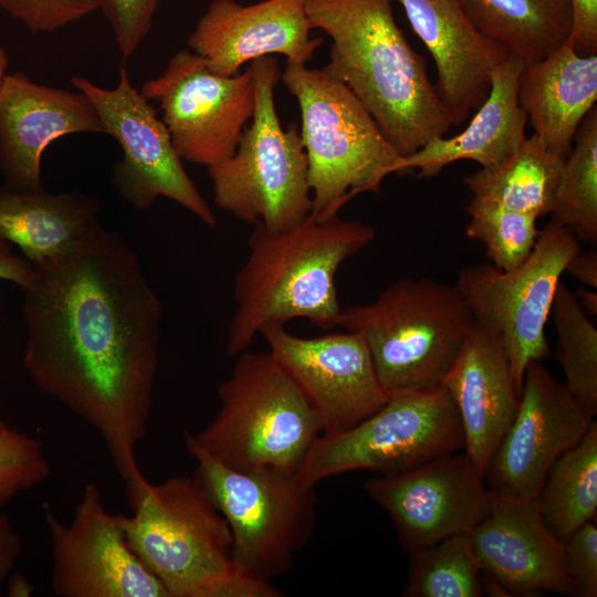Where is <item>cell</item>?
<instances>
[{"label": "cell", "instance_id": "cell-17", "mask_svg": "<svg viewBox=\"0 0 597 597\" xmlns=\"http://www.w3.org/2000/svg\"><path fill=\"white\" fill-rule=\"evenodd\" d=\"M595 419L541 362L525 370L517 412L484 473L490 491L537 499L555 460L574 447Z\"/></svg>", "mask_w": 597, "mask_h": 597}, {"label": "cell", "instance_id": "cell-36", "mask_svg": "<svg viewBox=\"0 0 597 597\" xmlns=\"http://www.w3.org/2000/svg\"><path fill=\"white\" fill-rule=\"evenodd\" d=\"M590 521L564 543V565L570 596H597V526Z\"/></svg>", "mask_w": 597, "mask_h": 597}, {"label": "cell", "instance_id": "cell-30", "mask_svg": "<svg viewBox=\"0 0 597 597\" xmlns=\"http://www.w3.org/2000/svg\"><path fill=\"white\" fill-rule=\"evenodd\" d=\"M551 316L557 335L556 358L565 386L591 418L597 415V328L574 292L559 282Z\"/></svg>", "mask_w": 597, "mask_h": 597}, {"label": "cell", "instance_id": "cell-8", "mask_svg": "<svg viewBox=\"0 0 597 597\" xmlns=\"http://www.w3.org/2000/svg\"><path fill=\"white\" fill-rule=\"evenodd\" d=\"M254 76V113L234 154L208 168L214 205L252 226L285 230L312 210L307 159L300 129H284L274 101L281 78L272 55L250 64Z\"/></svg>", "mask_w": 597, "mask_h": 597}, {"label": "cell", "instance_id": "cell-25", "mask_svg": "<svg viewBox=\"0 0 597 597\" xmlns=\"http://www.w3.org/2000/svg\"><path fill=\"white\" fill-rule=\"evenodd\" d=\"M100 212L98 201L78 190L51 193L0 185V235L33 265L67 251L101 222Z\"/></svg>", "mask_w": 597, "mask_h": 597}, {"label": "cell", "instance_id": "cell-15", "mask_svg": "<svg viewBox=\"0 0 597 597\" xmlns=\"http://www.w3.org/2000/svg\"><path fill=\"white\" fill-rule=\"evenodd\" d=\"M364 489L388 513L407 553L468 534L491 507L484 475L465 451L367 480Z\"/></svg>", "mask_w": 597, "mask_h": 597}, {"label": "cell", "instance_id": "cell-21", "mask_svg": "<svg viewBox=\"0 0 597 597\" xmlns=\"http://www.w3.org/2000/svg\"><path fill=\"white\" fill-rule=\"evenodd\" d=\"M405 10L437 67L438 95L452 125L488 97L492 73L509 55L471 22L460 0H391Z\"/></svg>", "mask_w": 597, "mask_h": 597}, {"label": "cell", "instance_id": "cell-14", "mask_svg": "<svg viewBox=\"0 0 597 597\" xmlns=\"http://www.w3.org/2000/svg\"><path fill=\"white\" fill-rule=\"evenodd\" d=\"M52 544L51 588L59 597H169L130 548L117 514L88 482L69 524L43 506Z\"/></svg>", "mask_w": 597, "mask_h": 597}, {"label": "cell", "instance_id": "cell-19", "mask_svg": "<svg viewBox=\"0 0 597 597\" xmlns=\"http://www.w3.org/2000/svg\"><path fill=\"white\" fill-rule=\"evenodd\" d=\"M306 0H264L243 6L234 0H211L188 36L189 49L214 74L232 76L245 63L282 54L286 61L306 64L323 38L313 30Z\"/></svg>", "mask_w": 597, "mask_h": 597}, {"label": "cell", "instance_id": "cell-20", "mask_svg": "<svg viewBox=\"0 0 597 597\" xmlns=\"http://www.w3.org/2000/svg\"><path fill=\"white\" fill-rule=\"evenodd\" d=\"M490 492L489 513L468 533L482 573L507 596H570L564 544L545 525L537 499Z\"/></svg>", "mask_w": 597, "mask_h": 597}, {"label": "cell", "instance_id": "cell-12", "mask_svg": "<svg viewBox=\"0 0 597 597\" xmlns=\"http://www.w3.org/2000/svg\"><path fill=\"white\" fill-rule=\"evenodd\" d=\"M71 82L88 97L105 134L122 148L123 157L112 172V184L121 198L144 211L165 197L208 227H216V216L187 174L165 123L150 101L134 87L126 64L119 65L118 81L112 90L85 76H73Z\"/></svg>", "mask_w": 597, "mask_h": 597}, {"label": "cell", "instance_id": "cell-41", "mask_svg": "<svg viewBox=\"0 0 597 597\" xmlns=\"http://www.w3.org/2000/svg\"><path fill=\"white\" fill-rule=\"evenodd\" d=\"M574 294L586 314L597 315V293L595 289L580 286Z\"/></svg>", "mask_w": 597, "mask_h": 597}, {"label": "cell", "instance_id": "cell-27", "mask_svg": "<svg viewBox=\"0 0 597 597\" xmlns=\"http://www.w3.org/2000/svg\"><path fill=\"white\" fill-rule=\"evenodd\" d=\"M566 157L532 135L509 157L481 167L463 182L472 199L540 218L552 211Z\"/></svg>", "mask_w": 597, "mask_h": 597}, {"label": "cell", "instance_id": "cell-24", "mask_svg": "<svg viewBox=\"0 0 597 597\" xmlns=\"http://www.w3.org/2000/svg\"><path fill=\"white\" fill-rule=\"evenodd\" d=\"M524 62L509 56L491 77L485 101L474 111L469 125L450 138L438 137L404 157V172L417 170L418 178L436 177L458 160L493 166L513 154L525 140L527 117L517 100V83Z\"/></svg>", "mask_w": 597, "mask_h": 597}, {"label": "cell", "instance_id": "cell-39", "mask_svg": "<svg viewBox=\"0 0 597 597\" xmlns=\"http://www.w3.org/2000/svg\"><path fill=\"white\" fill-rule=\"evenodd\" d=\"M22 552V541L10 519L0 513V589L10 575Z\"/></svg>", "mask_w": 597, "mask_h": 597}, {"label": "cell", "instance_id": "cell-2", "mask_svg": "<svg viewBox=\"0 0 597 597\" xmlns=\"http://www.w3.org/2000/svg\"><path fill=\"white\" fill-rule=\"evenodd\" d=\"M391 0H306L313 29L332 40L324 67L342 81L407 157L443 137L451 118L426 60L397 25Z\"/></svg>", "mask_w": 597, "mask_h": 597}, {"label": "cell", "instance_id": "cell-9", "mask_svg": "<svg viewBox=\"0 0 597 597\" xmlns=\"http://www.w3.org/2000/svg\"><path fill=\"white\" fill-rule=\"evenodd\" d=\"M195 478L226 519L233 558L245 574L270 582L289 572L310 541L317 516L316 485L274 469H230L186 436Z\"/></svg>", "mask_w": 597, "mask_h": 597}, {"label": "cell", "instance_id": "cell-37", "mask_svg": "<svg viewBox=\"0 0 597 597\" xmlns=\"http://www.w3.org/2000/svg\"><path fill=\"white\" fill-rule=\"evenodd\" d=\"M570 39L579 55L597 54V0H570Z\"/></svg>", "mask_w": 597, "mask_h": 597}, {"label": "cell", "instance_id": "cell-33", "mask_svg": "<svg viewBox=\"0 0 597 597\" xmlns=\"http://www.w3.org/2000/svg\"><path fill=\"white\" fill-rule=\"evenodd\" d=\"M51 464L39 439L0 417V509L49 479Z\"/></svg>", "mask_w": 597, "mask_h": 597}, {"label": "cell", "instance_id": "cell-1", "mask_svg": "<svg viewBox=\"0 0 597 597\" xmlns=\"http://www.w3.org/2000/svg\"><path fill=\"white\" fill-rule=\"evenodd\" d=\"M34 269L22 291L24 368L100 434L126 489L136 488L146 480L136 451L153 407L160 300L130 245L101 222Z\"/></svg>", "mask_w": 597, "mask_h": 597}, {"label": "cell", "instance_id": "cell-26", "mask_svg": "<svg viewBox=\"0 0 597 597\" xmlns=\"http://www.w3.org/2000/svg\"><path fill=\"white\" fill-rule=\"evenodd\" d=\"M474 27L525 63L561 46L572 33L570 0H460Z\"/></svg>", "mask_w": 597, "mask_h": 597}, {"label": "cell", "instance_id": "cell-40", "mask_svg": "<svg viewBox=\"0 0 597 597\" xmlns=\"http://www.w3.org/2000/svg\"><path fill=\"white\" fill-rule=\"evenodd\" d=\"M579 283L590 289H597V252L579 250L569 261L566 271Z\"/></svg>", "mask_w": 597, "mask_h": 597}, {"label": "cell", "instance_id": "cell-23", "mask_svg": "<svg viewBox=\"0 0 597 597\" xmlns=\"http://www.w3.org/2000/svg\"><path fill=\"white\" fill-rule=\"evenodd\" d=\"M517 100L533 135L568 156L579 125L596 106L597 54L579 55L569 36L548 55L524 64Z\"/></svg>", "mask_w": 597, "mask_h": 597}, {"label": "cell", "instance_id": "cell-38", "mask_svg": "<svg viewBox=\"0 0 597 597\" xmlns=\"http://www.w3.org/2000/svg\"><path fill=\"white\" fill-rule=\"evenodd\" d=\"M10 244L0 235V279L14 283L23 291L32 284L35 269L28 259L14 254Z\"/></svg>", "mask_w": 597, "mask_h": 597}, {"label": "cell", "instance_id": "cell-11", "mask_svg": "<svg viewBox=\"0 0 597 597\" xmlns=\"http://www.w3.org/2000/svg\"><path fill=\"white\" fill-rule=\"evenodd\" d=\"M464 449L458 409L444 386L390 396L376 412L336 434H321L297 476L310 484L367 470L400 473Z\"/></svg>", "mask_w": 597, "mask_h": 597}, {"label": "cell", "instance_id": "cell-42", "mask_svg": "<svg viewBox=\"0 0 597 597\" xmlns=\"http://www.w3.org/2000/svg\"><path fill=\"white\" fill-rule=\"evenodd\" d=\"M9 65V56L4 48L0 45V86L6 77Z\"/></svg>", "mask_w": 597, "mask_h": 597}, {"label": "cell", "instance_id": "cell-6", "mask_svg": "<svg viewBox=\"0 0 597 597\" xmlns=\"http://www.w3.org/2000/svg\"><path fill=\"white\" fill-rule=\"evenodd\" d=\"M280 80L301 112L313 219L338 217L353 198L378 193L389 175L404 172V157L350 90L325 67L286 61Z\"/></svg>", "mask_w": 597, "mask_h": 597}, {"label": "cell", "instance_id": "cell-18", "mask_svg": "<svg viewBox=\"0 0 597 597\" xmlns=\"http://www.w3.org/2000/svg\"><path fill=\"white\" fill-rule=\"evenodd\" d=\"M80 133L105 134L84 93L39 84L22 71L6 75L0 86V171L4 185L21 191L44 189V149L55 139Z\"/></svg>", "mask_w": 597, "mask_h": 597}, {"label": "cell", "instance_id": "cell-3", "mask_svg": "<svg viewBox=\"0 0 597 597\" xmlns=\"http://www.w3.org/2000/svg\"><path fill=\"white\" fill-rule=\"evenodd\" d=\"M374 239L371 226L338 217L316 221L308 216L279 231L254 224L249 254L234 276L227 354L248 350L271 323L304 318L325 331L337 327V271Z\"/></svg>", "mask_w": 597, "mask_h": 597}, {"label": "cell", "instance_id": "cell-35", "mask_svg": "<svg viewBox=\"0 0 597 597\" xmlns=\"http://www.w3.org/2000/svg\"><path fill=\"white\" fill-rule=\"evenodd\" d=\"M112 27L119 53L133 55L153 28L160 0H95Z\"/></svg>", "mask_w": 597, "mask_h": 597}, {"label": "cell", "instance_id": "cell-29", "mask_svg": "<svg viewBox=\"0 0 597 597\" xmlns=\"http://www.w3.org/2000/svg\"><path fill=\"white\" fill-rule=\"evenodd\" d=\"M575 147L564 163L552 221L569 230L578 241L597 244V107L579 125Z\"/></svg>", "mask_w": 597, "mask_h": 597}, {"label": "cell", "instance_id": "cell-4", "mask_svg": "<svg viewBox=\"0 0 597 597\" xmlns=\"http://www.w3.org/2000/svg\"><path fill=\"white\" fill-rule=\"evenodd\" d=\"M117 514L126 540L169 597H280L270 582L243 573L230 527L195 476L147 481Z\"/></svg>", "mask_w": 597, "mask_h": 597}, {"label": "cell", "instance_id": "cell-22", "mask_svg": "<svg viewBox=\"0 0 597 597\" xmlns=\"http://www.w3.org/2000/svg\"><path fill=\"white\" fill-rule=\"evenodd\" d=\"M443 386L461 419L464 451L484 475L520 405L503 345L473 323Z\"/></svg>", "mask_w": 597, "mask_h": 597}, {"label": "cell", "instance_id": "cell-16", "mask_svg": "<svg viewBox=\"0 0 597 597\" xmlns=\"http://www.w3.org/2000/svg\"><path fill=\"white\" fill-rule=\"evenodd\" d=\"M259 335L315 410L323 434L353 428L388 401L358 335L345 331L306 338L281 323L265 325Z\"/></svg>", "mask_w": 597, "mask_h": 597}, {"label": "cell", "instance_id": "cell-7", "mask_svg": "<svg viewBox=\"0 0 597 597\" xmlns=\"http://www.w3.org/2000/svg\"><path fill=\"white\" fill-rule=\"evenodd\" d=\"M218 388L220 409L186 436L221 464L238 471L297 473L322 423L298 386L268 352H242Z\"/></svg>", "mask_w": 597, "mask_h": 597}, {"label": "cell", "instance_id": "cell-5", "mask_svg": "<svg viewBox=\"0 0 597 597\" xmlns=\"http://www.w3.org/2000/svg\"><path fill=\"white\" fill-rule=\"evenodd\" d=\"M473 323L455 284L409 276L371 303L342 307L337 320L363 339L389 397L443 386Z\"/></svg>", "mask_w": 597, "mask_h": 597}, {"label": "cell", "instance_id": "cell-32", "mask_svg": "<svg viewBox=\"0 0 597 597\" xmlns=\"http://www.w3.org/2000/svg\"><path fill=\"white\" fill-rule=\"evenodd\" d=\"M465 211L470 217L465 235L484 245L491 264L510 271L526 260L538 235L537 218L475 199Z\"/></svg>", "mask_w": 597, "mask_h": 597}, {"label": "cell", "instance_id": "cell-28", "mask_svg": "<svg viewBox=\"0 0 597 597\" xmlns=\"http://www.w3.org/2000/svg\"><path fill=\"white\" fill-rule=\"evenodd\" d=\"M541 516L565 543L597 514V422L549 468L537 498Z\"/></svg>", "mask_w": 597, "mask_h": 597}, {"label": "cell", "instance_id": "cell-34", "mask_svg": "<svg viewBox=\"0 0 597 597\" xmlns=\"http://www.w3.org/2000/svg\"><path fill=\"white\" fill-rule=\"evenodd\" d=\"M0 9L31 32H53L97 10L95 0H0Z\"/></svg>", "mask_w": 597, "mask_h": 597}, {"label": "cell", "instance_id": "cell-31", "mask_svg": "<svg viewBox=\"0 0 597 597\" xmlns=\"http://www.w3.org/2000/svg\"><path fill=\"white\" fill-rule=\"evenodd\" d=\"M409 554L405 597H480L482 570L468 534H455Z\"/></svg>", "mask_w": 597, "mask_h": 597}, {"label": "cell", "instance_id": "cell-10", "mask_svg": "<svg viewBox=\"0 0 597 597\" xmlns=\"http://www.w3.org/2000/svg\"><path fill=\"white\" fill-rule=\"evenodd\" d=\"M579 250L575 235L551 220L517 268L503 271L491 263H476L458 274L455 286L474 323L503 345L520 396L527 365L551 353L545 325L561 276Z\"/></svg>", "mask_w": 597, "mask_h": 597}, {"label": "cell", "instance_id": "cell-13", "mask_svg": "<svg viewBox=\"0 0 597 597\" xmlns=\"http://www.w3.org/2000/svg\"><path fill=\"white\" fill-rule=\"evenodd\" d=\"M140 93L158 104L180 158L208 168L234 154L255 105L251 66L221 76L190 49L178 50Z\"/></svg>", "mask_w": 597, "mask_h": 597}]
</instances>
